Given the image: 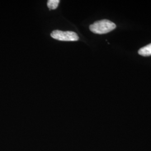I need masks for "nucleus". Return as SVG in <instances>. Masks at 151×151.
<instances>
[{"instance_id": "obj_2", "label": "nucleus", "mask_w": 151, "mask_h": 151, "mask_svg": "<svg viewBox=\"0 0 151 151\" xmlns=\"http://www.w3.org/2000/svg\"><path fill=\"white\" fill-rule=\"evenodd\" d=\"M50 35L54 39L58 40L60 41L74 42L77 41L79 39L78 36L76 32L70 31L62 32L56 30L52 32Z\"/></svg>"}, {"instance_id": "obj_1", "label": "nucleus", "mask_w": 151, "mask_h": 151, "mask_svg": "<svg viewBox=\"0 0 151 151\" xmlns=\"http://www.w3.org/2000/svg\"><path fill=\"white\" fill-rule=\"evenodd\" d=\"M116 27V25L109 20H102L95 22L90 26L92 32L97 34H104L110 32Z\"/></svg>"}, {"instance_id": "obj_4", "label": "nucleus", "mask_w": 151, "mask_h": 151, "mask_svg": "<svg viewBox=\"0 0 151 151\" xmlns=\"http://www.w3.org/2000/svg\"><path fill=\"white\" fill-rule=\"evenodd\" d=\"M60 0H49L47 2V6L49 10H55L58 7L60 4Z\"/></svg>"}, {"instance_id": "obj_3", "label": "nucleus", "mask_w": 151, "mask_h": 151, "mask_svg": "<svg viewBox=\"0 0 151 151\" xmlns=\"http://www.w3.org/2000/svg\"><path fill=\"white\" fill-rule=\"evenodd\" d=\"M138 54L144 57H148L151 55V43L141 48L138 50Z\"/></svg>"}]
</instances>
